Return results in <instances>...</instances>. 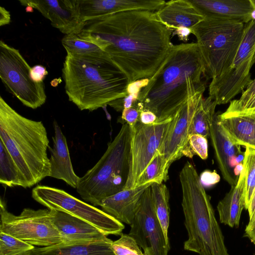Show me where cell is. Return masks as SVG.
Here are the masks:
<instances>
[{"instance_id": "cell-6", "label": "cell", "mask_w": 255, "mask_h": 255, "mask_svg": "<svg viewBox=\"0 0 255 255\" xmlns=\"http://www.w3.org/2000/svg\"><path fill=\"white\" fill-rule=\"evenodd\" d=\"M131 129L126 123L98 162L82 177L77 192L85 201L100 206L101 201L125 189L129 170Z\"/></svg>"}, {"instance_id": "cell-44", "label": "cell", "mask_w": 255, "mask_h": 255, "mask_svg": "<svg viewBox=\"0 0 255 255\" xmlns=\"http://www.w3.org/2000/svg\"><path fill=\"white\" fill-rule=\"evenodd\" d=\"M244 169V166L243 164V163H239L237 164L234 168V173L235 175L238 177L241 173V172L243 171V170Z\"/></svg>"}, {"instance_id": "cell-41", "label": "cell", "mask_w": 255, "mask_h": 255, "mask_svg": "<svg viewBox=\"0 0 255 255\" xmlns=\"http://www.w3.org/2000/svg\"><path fill=\"white\" fill-rule=\"evenodd\" d=\"M191 33V30L190 28L182 27L175 30L173 35L176 34L180 40L187 41Z\"/></svg>"}, {"instance_id": "cell-25", "label": "cell", "mask_w": 255, "mask_h": 255, "mask_svg": "<svg viewBox=\"0 0 255 255\" xmlns=\"http://www.w3.org/2000/svg\"><path fill=\"white\" fill-rule=\"evenodd\" d=\"M217 105L210 96L200 99L194 113L189 130V136L199 134L206 138L210 136V128Z\"/></svg>"}, {"instance_id": "cell-5", "label": "cell", "mask_w": 255, "mask_h": 255, "mask_svg": "<svg viewBox=\"0 0 255 255\" xmlns=\"http://www.w3.org/2000/svg\"><path fill=\"white\" fill-rule=\"evenodd\" d=\"M182 207L188 239L185 250L199 255H229L210 197L193 165L187 161L179 173Z\"/></svg>"}, {"instance_id": "cell-32", "label": "cell", "mask_w": 255, "mask_h": 255, "mask_svg": "<svg viewBox=\"0 0 255 255\" xmlns=\"http://www.w3.org/2000/svg\"><path fill=\"white\" fill-rule=\"evenodd\" d=\"M149 78L130 82L127 89V96L116 100V107L118 111L133 107L137 102L141 90L146 86Z\"/></svg>"}, {"instance_id": "cell-18", "label": "cell", "mask_w": 255, "mask_h": 255, "mask_svg": "<svg viewBox=\"0 0 255 255\" xmlns=\"http://www.w3.org/2000/svg\"><path fill=\"white\" fill-rule=\"evenodd\" d=\"M153 12L156 19L171 31L182 27L191 29L205 17L189 0L166 1Z\"/></svg>"}, {"instance_id": "cell-10", "label": "cell", "mask_w": 255, "mask_h": 255, "mask_svg": "<svg viewBox=\"0 0 255 255\" xmlns=\"http://www.w3.org/2000/svg\"><path fill=\"white\" fill-rule=\"evenodd\" d=\"M0 232L33 246L46 247L63 242L54 225L49 209L24 208L19 215L9 212L0 199Z\"/></svg>"}, {"instance_id": "cell-16", "label": "cell", "mask_w": 255, "mask_h": 255, "mask_svg": "<svg viewBox=\"0 0 255 255\" xmlns=\"http://www.w3.org/2000/svg\"><path fill=\"white\" fill-rule=\"evenodd\" d=\"M218 167L225 180L231 186L236 184L238 177L234 173L235 167L243 163L244 153L241 146L234 143L218 121L215 113L210 128V136Z\"/></svg>"}, {"instance_id": "cell-28", "label": "cell", "mask_w": 255, "mask_h": 255, "mask_svg": "<svg viewBox=\"0 0 255 255\" xmlns=\"http://www.w3.org/2000/svg\"><path fill=\"white\" fill-rule=\"evenodd\" d=\"M0 182L3 186H20L18 168L3 143L0 141Z\"/></svg>"}, {"instance_id": "cell-13", "label": "cell", "mask_w": 255, "mask_h": 255, "mask_svg": "<svg viewBox=\"0 0 255 255\" xmlns=\"http://www.w3.org/2000/svg\"><path fill=\"white\" fill-rule=\"evenodd\" d=\"M151 185L145 189L142 196L139 207L130 225L128 235L142 249L145 255H167L170 250L169 239L166 237L155 214Z\"/></svg>"}, {"instance_id": "cell-19", "label": "cell", "mask_w": 255, "mask_h": 255, "mask_svg": "<svg viewBox=\"0 0 255 255\" xmlns=\"http://www.w3.org/2000/svg\"><path fill=\"white\" fill-rule=\"evenodd\" d=\"M152 184L124 189L103 199L100 206L103 211L120 222L130 225L139 207L144 191Z\"/></svg>"}, {"instance_id": "cell-9", "label": "cell", "mask_w": 255, "mask_h": 255, "mask_svg": "<svg viewBox=\"0 0 255 255\" xmlns=\"http://www.w3.org/2000/svg\"><path fill=\"white\" fill-rule=\"evenodd\" d=\"M31 67L19 51L0 41V77L9 93L24 106L36 109L46 101L44 82L30 77Z\"/></svg>"}, {"instance_id": "cell-33", "label": "cell", "mask_w": 255, "mask_h": 255, "mask_svg": "<svg viewBox=\"0 0 255 255\" xmlns=\"http://www.w3.org/2000/svg\"><path fill=\"white\" fill-rule=\"evenodd\" d=\"M112 249L116 255H145L135 241L123 233L118 240L113 242Z\"/></svg>"}, {"instance_id": "cell-24", "label": "cell", "mask_w": 255, "mask_h": 255, "mask_svg": "<svg viewBox=\"0 0 255 255\" xmlns=\"http://www.w3.org/2000/svg\"><path fill=\"white\" fill-rule=\"evenodd\" d=\"M246 173L245 169L240 173L236 184L220 201L217 208L221 223L231 228L240 224L242 212L245 208V190Z\"/></svg>"}, {"instance_id": "cell-21", "label": "cell", "mask_w": 255, "mask_h": 255, "mask_svg": "<svg viewBox=\"0 0 255 255\" xmlns=\"http://www.w3.org/2000/svg\"><path fill=\"white\" fill-rule=\"evenodd\" d=\"M206 16L228 18L246 24L251 21L254 0H189Z\"/></svg>"}, {"instance_id": "cell-39", "label": "cell", "mask_w": 255, "mask_h": 255, "mask_svg": "<svg viewBox=\"0 0 255 255\" xmlns=\"http://www.w3.org/2000/svg\"><path fill=\"white\" fill-rule=\"evenodd\" d=\"M139 122L144 125H151L156 123L157 117L150 111H141L140 112Z\"/></svg>"}, {"instance_id": "cell-27", "label": "cell", "mask_w": 255, "mask_h": 255, "mask_svg": "<svg viewBox=\"0 0 255 255\" xmlns=\"http://www.w3.org/2000/svg\"><path fill=\"white\" fill-rule=\"evenodd\" d=\"M168 170L164 156L158 150L137 179L134 188L148 183H163L168 179Z\"/></svg>"}, {"instance_id": "cell-42", "label": "cell", "mask_w": 255, "mask_h": 255, "mask_svg": "<svg viewBox=\"0 0 255 255\" xmlns=\"http://www.w3.org/2000/svg\"><path fill=\"white\" fill-rule=\"evenodd\" d=\"M9 12L2 6L0 7V25L8 24L10 22Z\"/></svg>"}, {"instance_id": "cell-29", "label": "cell", "mask_w": 255, "mask_h": 255, "mask_svg": "<svg viewBox=\"0 0 255 255\" xmlns=\"http://www.w3.org/2000/svg\"><path fill=\"white\" fill-rule=\"evenodd\" d=\"M61 42L67 54L86 55L103 51L96 44L81 38L76 34L65 35Z\"/></svg>"}, {"instance_id": "cell-35", "label": "cell", "mask_w": 255, "mask_h": 255, "mask_svg": "<svg viewBox=\"0 0 255 255\" xmlns=\"http://www.w3.org/2000/svg\"><path fill=\"white\" fill-rule=\"evenodd\" d=\"M255 96V79L252 80L246 89L242 92V95L238 100L231 101L226 110V113H235L247 104Z\"/></svg>"}, {"instance_id": "cell-38", "label": "cell", "mask_w": 255, "mask_h": 255, "mask_svg": "<svg viewBox=\"0 0 255 255\" xmlns=\"http://www.w3.org/2000/svg\"><path fill=\"white\" fill-rule=\"evenodd\" d=\"M48 74L46 68L41 65H36L31 68L30 77L36 82H42L46 76Z\"/></svg>"}, {"instance_id": "cell-12", "label": "cell", "mask_w": 255, "mask_h": 255, "mask_svg": "<svg viewBox=\"0 0 255 255\" xmlns=\"http://www.w3.org/2000/svg\"><path fill=\"white\" fill-rule=\"evenodd\" d=\"M172 119L149 125L138 122L130 128L129 170L125 189L134 188L137 179L162 145Z\"/></svg>"}, {"instance_id": "cell-34", "label": "cell", "mask_w": 255, "mask_h": 255, "mask_svg": "<svg viewBox=\"0 0 255 255\" xmlns=\"http://www.w3.org/2000/svg\"><path fill=\"white\" fill-rule=\"evenodd\" d=\"M183 155L189 158L197 155L201 159H206L208 155L207 138L199 134L189 136L187 145Z\"/></svg>"}, {"instance_id": "cell-40", "label": "cell", "mask_w": 255, "mask_h": 255, "mask_svg": "<svg viewBox=\"0 0 255 255\" xmlns=\"http://www.w3.org/2000/svg\"><path fill=\"white\" fill-rule=\"evenodd\" d=\"M244 236L253 243L255 241V219L246 226Z\"/></svg>"}, {"instance_id": "cell-23", "label": "cell", "mask_w": 255, "mask_h": 255, "mask_svg": "<svg viewBox=\"0 0 255 255\" xmlns=\"http://www.w3.org/2000/svg\"><path fill=\"white\" fill-rule=\"evenodd\" d=\"M113 241L108 238L90 243H66L35 247L22 255H116L112 249Z\"/></svg>"}, {"instance_id": "cell-31", "label": "cell", "mask_w": 255, "mask_h": 255, "mask_svg": "<svg viewBox=\"0 0 255 255\" xmlns=\"http://www.w3.org/2000/svg\"><path fill=\"white\" fill-rule=\"evenodd\" d=\"M34 248L30 244L0 232V255H22Z\"/></svg>"}, {"instance_id": "cell-8", "label": "cell", "mask_w": 255, "mask_h": 255, "mask_svg": "<svg viewBox=\"0 0 255 255\" xmlns=\"http://www.w3.org/2000/svg\"><path fill=\"white\" fill-rule=\"evenodd\" d=\"M255 64V20L246 24L244 34L231 66L211 80L209 96L217 105L225 104L242 93L252 80L250 70Z\"/></svg>"}, {"instance_id": "cell-45", "label": "cell", "mask_w": 255, "mask_h": 255, "mask_svg": "<svg viewBox=\"0 0 255 255\" xmlns=\"http://www.w3.org/2000/svg\"><path fill=\"white\" fill-rule=\"evenodd\" d=\"M255 246V241L253 243Z\"/></svg>"}, {"instance_id": "cell-36", "label": "cell", "mask_w": 255, "mask_h": 255, "mask_svg": "<svg viewBox=\"0 0 255 255\" xmlns=\"http://www.w3.org/2000/svg\"><path fill=\"white\" fill-rule=\"evenodd\" d=\"M139 114L138 110L135 107H132L123 109L121 118L132 128L139 122Z\"/></svg>"}, {"instance_id": "cell-4", "label": "cell", "mask_w": 255, "mask_h": 255, "mask_svg": "<svg viewBox=\"0 0 255 255\" xmlns=\"http://www.w3.org/2000/svg\"><path fill=\"white\" fill-rule=\"evenodd\" d=\"M0 140L15 163L20 186L31 187L49 176L47 150L49 139L41 121L28 119L16 112L0 96Z\"/></svg>"}, {"instance_id": "cell-17", "label": "cell", "mask_w": 255, "mask_h": 255, "mask_svg": "<svg viewBox=\"0 0 255 255\" xmlns=\"http://www.w3.org/2000/svg\"><path fill=\"white\" fill-rule=\"evenodd\" d=\"M52 222L66 243H90L107 238L90 223L65 212L49 209Z\"/></svg>"}, {"instance_id": "cell-20", "label": "cell", "mask_w": 255, "mask_h": 255, "mask_svg": "<svg viewBox=\"0 0 255 255\" xmlns=\"http://www.w3.org/2000/svg\"><path fill=\"white\" fill-rule=\"evenodd\" d=\"M54 135L53 147H49L51 173L50 177L61 179L76 189L80 177L74 172L66 138L56 121L53 124Z\"/></svg>"}, {"instance_id": "cell-43", "label": "cell", "mask_w": 255, "mask_h": 255, "mask_svg": "<svg viewBox=\"0 0 255 255\" xmlns=\"http://www.w3.org/2000/svg\"><path fill=\"white\" fill-rule=\"evenodd\" d=\"M249 214V222H252L255 219V192L250 201L247 209Z\"/></svg>"}, {"instance_id": "cell-15", "label": "cell", "mask_w": 255, "mask_h": 255, "mask_svg": "<svg viewBox=\"0 0 255 255\" xmlns=\"http://www.w3.org/2000/svg\"><path fill=\"white\" fill-rule=\"evenodd\" d=\"M21 5L36 9L65 35L78 34L85 27L79 9L78 0H20Z\"/></svg>"}, {"instance_id": "cell-1", "label": "cell", "mask_w": 255, "mask_h": 255, "mask_svg": "<svg viewBox=\"0 0 255 255\" xmlns=\"http://www.w3.org/2000/svg\"><path fill=\"white\" fill-rule=\"evenodd\" d=\"M171 34L153 12L132 10L87 21L78 35L107 53L130 83L154 75L173 45Z\"/></svg>"}, {"instance_id": "cell-22", "label": "cell", "mask_w": 255, "mask_h": 255, "mask_svg": "<svg viewBox=\"0 0 255 255\" xmlns=\"http://www.w3.org/2000/svg\"><path fill=\"white\" fill-rule=\"evenodd\" d=\"M218 121L235 144L255 150V112L217 113Z\"/></svg>"}, {"instance_id": "cell-14", "label": "cell", "mask_w": 255, "mask_h": 255, "mask_svg": "<svg viewBox=\"0 0 255 255\" xmlns=\"http://www.w3.org/2000/svg\"><path fill=\"white\" fill-rule=\"evenodd\" d=\"M203 93L190 97L173 117L159 151L163 154L169 168L171 164L183 156L189 136L192 119Z\"/></svg>"}, {"instance_id": "cell-30", "label": "cell", "mask_w": 255, "mask_h": 255, "mask_svg": "<svg viewBox=\"0 0 255 255\" xmlns=\"http://www.w3.org/2000/svg\"><path fill=\"white\" fill-rule=\"evenodd\" d=\"M246 173L245 209H247L255 192V150L246 147L243 162Z\"/></svg>"}, {"instance_id": "cell-26", "label": "cell", "mask_w": 255, "mask_h": 255, "mask_svg": "<svg viewBox=\"0 0 255 255\" xmlns=\"http://www.w3.org/2000/svg\"><path fill=\"white\" fill-rule=\"evenodd\" d=\"M150 187L152 204L155 214L166 237L168 238V229L170 218L169 190L163 183H153Z\"/></svg>"}, {"instance_id": "cell-7", "label": "cell", "mask_w": 255, "mask_h": 255, "mask_svg": "<svg viewBox=\"0 0 255 255\" xmlns=\"http://www.w3.org/2000/svg\"><path fill=\"white\" fill-rule=\"evenodd\" d=\"M246 24L220 17L206 16L192 27L206 70L212 80L231 66L244 34Z\"/></svg>"}, {"instance_id": "cell-11", "label": "cell", "mask_w": 255, "mask_h": 255, "mask_svg": "<svg viewBox=\"0 0 255 255\" xmlns=\"http://www.w3.org/2000/svg\"><path fill=\"white\" fill-rule=\"evenodd\" d=\"M32 197L49 209H54L76 216L93 225L106 236L121 235L124 224L95 206L86 203L63 190L38 185L32 190Z\"/></svg>"}, {"instance_id": "cell-37", "label": "cell", "mask_w": 255, "mask_h": 255, "mask_svg": "<svg viewBox=\"0 0 255 255\" xmlns=\"http://www.w3.org/2000/svg\"><path fill=\"white\" fill-rule=\"evenodd\" d=\"M200 182L204 187L212 186L219 182L220 177L215 171L206 170L201 173L199 176Z\"/></svg>"}, {"instance_id": "cell-3", "label": "cell", "mask_w": 255, "mask_h": 255, "mask_svg": "<svg viewBox=\"0 0 255 255\" xmlns=\"http://www.w3.org/2000/svg\"><path fill=\"white\" fill-rule=\"evenodd\" d=\"M62 71L69 100L81 111L91 112L127 96L128 78L103 51L67 54Z\"/></svg>"}, {"instance_id": "cell-2", "label": "cell", "mask_w": 255, "mask_h": 255, "mask_svg": "<svg viewBox=\"0 0 255 255\" xmlns=\"http://www.w3.org/2000/svg\"><path fill=\"white\" fill-rule=\"evenodd\" d=\"M204 75L205 65L196 42L172 45L157 71L141 90L134 107L139 112L153 113L156 123L172 118L190 97L204 93Z\"/></svg>"}]
</instances>
